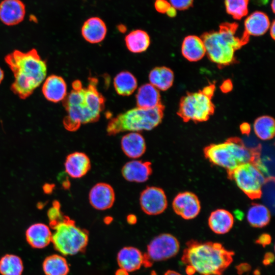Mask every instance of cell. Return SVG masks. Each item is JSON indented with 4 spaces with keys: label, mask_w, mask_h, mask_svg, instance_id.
I'll return each instance as SVG.
<instances>
[{
    "label": "cell",
    "mask_w": 275,
    "mask_h": 275,
    "mask_svg": "<svg viewBox=\"0 0 275 275\" xmlns=\"http://www.w3.org/2000/svg\"><path fill=\"white\" fill-rule=\"evenodd\" d=\"M89 79L87 87L72 89L63 101L67 113L63 125L70 131H76L81 124L96 122L104 108L105 98L98 91L97 79Z\"/></svg>",
    "instance_id": "obj_1"
},
{
    "label": "cell",
    "mask_w": 275,
    "mask_h": 275,
    "mask_svg": "<svg viewBox=\"0 0 275 275\" xmlns=\"http://www.w3.org/2000/svg\"><path fill=\"white\" fill-rule=\"evenodd\" d=\"M5 60L14 77L11 89L21 99L31 96L46 78V63L34 48L25 52L14 50Z\"/></svg>",
    "instance_id": "obj_2"
},
{
    "label": "cell",
    "mask_w": 275,
    "mask_h": 275,
    "mask_svg": "<svg viewBox=\"0 0 275 275\" xmlns=\"http://www.w3.org/2000/svg\"><path fill=\"white\" fill-rule=\"evenodd\" d=\"M186 244L181 261L188 275H222L233 261L234 252L221 243L191 240Z\"/></svg>",
    "instance_id": "obj_3"
},
{
    "label": "cell",
    "mask_w": 275,
    "mask_h": 275,
    "mask_svg": "<svg viewBox=\"0 0 275 275\" xmlns=\"http://www.w3.org/2000/svg\"><path fill=\"white\" fill-rule=\"evenodd\" d=\"M238 25L235 23H224L217 31L204 34L202 37L206 54L214 63L226 66L232 63L236 51L246 42L247 36L240 38L236 35Z\"/></svg>",
    "instance_id": "obj_4"
},
{
    "label": "cell",
    "mask_w": 275,
    "mask_h": 275,
    "mask_svg": "<svg viewBox=\"0 0 275 275\" xmlns=\"http://www.w3.org/2000/svg\"><path fill=\"white\" fill-rule=\"evenodd\" d=\"M204 153L210 162L225 169L228 173L241 164L256 163L260 159L259 148H249L237 138L209 145L204 149Z\"/></svg>",
    "instance_id": "obj_5"
},
{
    "label": "cell",
    "mask_w": 275,
    "mask_h": 275,
    "mask_svg": "<svg viewBox=\"0 0 275 275\" xmlns=\"http://www.w3.org/2000/svg\"><path fill=\"white\" fill-rule=\"evenodd\" d=\"M163 112L162 104L152 108L136 107L130 109L111 118L107 123L106 132L109 135H115L125 131L151 130L161 122Z\"/></svg>",
    "instance_id": "obj_6"
},
{
    "label": "cell",
    "mask_w": 275,
    "mask_h": 275,
    "mask_svg": "<svg viewBox=\"0 0 275 275\" xmlns=\"http://www.w3.org/2000/svg\"><path fill=\"white\" fill-rule=\"evenodd\" d=\"M52 233L51 242L56 250L63 255H73L84 252L89 240V232L77 227L67 215L59 221L49 222Z\"/></svg>",
    "instance_id": "obj_7"
},
{
    "label": "cell",
    "mask_w": 275,
    "mask_h": 275,
    "mask_svg": "<svg viewBox=\"0 0 275 275\" xmlns=\"http://www.w3.org/2000/svg\"><path fill=\"white\" fill-rule=\"evenodd\" d=\"M228 177L251 199L261 197L266 179L262 171L253 162L241 164L228 173Z\"/></svg>",
    "instance_id": "obj_8"
},
{
    "label": "cell",
    "mask_w": 275,
    "mask_h": 275,
    "mask_svg": "<svg viewBox=\"0 0 275 275\" xmlns=\"http://www.w3.org/2000/svg\"><path fill=\"white\" fill-rule=\"evenodd\" d=\"M213 111L211 98L200 91L189 93L182 98L178 114L185 121L203 122L207 120Z\"/></svg>",
    "instance_id": "obj_9"
},
{
    "label": "cell",
    "mask_w": 275,
    "mask_h": 275,
    "mask_svg": "<svg viewBox=\"0 0 275 275\" xmlns=\"http://www.w3.org/2000/svg\"><path fill=\"white\" fill-rule=\"evenodd\" d=\"M179 242L173 235L163 233L154 237L144 254L145 267H150L154 261H160L175 256L179 250Z\"/></svg>",
    "instance_id": "obj_10"
},
{
    "label": "cell",
    "mask_w": 275,
    "mask_h": 275,
    "mask_svg": "<svg viewBox=\"0 0 275 275\" xmlns=\"http://www.w3.org/2000/svg\"><path fill=\"white\" fill-rule=\"evenodd\" d=\"M140 204L146 214L155 215L162 213L167 208L168 201L163 190L156 186H148L141 193Z\"/></svg>",
    "instance_id": "obj_11"
},
{
    "label": "cell",
    "mask_w": 275,
    "mask_h": 275,
    "mask_svg": "<svg viewBox=\"0 0 275 275\" xmlns=\"http://www.w3.org/2000/svg\"><path fill=\"white\" fill-rule=\"evenodd\" d=\"M172 207L177 214L185 219L196 217L201 210L198 197L189 191L179 193L173 201Z\"/></svg>",
    "instance_id": "obj_12"
},
{
    "label": "cell",
    "mask_w": 275,
    "mask_h": 275,
    "mask_svg": "<svg viewBox=\"0 0 275 275\" xmlns=\"http://www.w3.org/2000/svg\"><path fill=\"white\" fill-rule=\"evenodd\" d=\"M89 200L91 206L99 210L111 208L115 200L113 187L108 183L99 182L94 185L89 194Z\"/></svg>",
    "instance_id": "obj_13"
},
{
    "label": "cell",
    "mask_w": 275,
    "mask_h": 275,
    "mask_svg": "<svg viewBox=\"0 0 275 275\" xmlns=\"http://www.w3.org/2000/svg\"><path fill=\"white\" fill-rule=\"evenodd\" d=\"M25 14V7L20 0H3L0 3V20L7 25L20 23Z\"/></svg>",
    "instance_id": "obj_14"
},
{
    "label": "cell",
    "mask_w": 275,
    "mask_h": 275,
    "mask_svg": "<svg viewBox=\"0 0 275 275\" xmlns=\"http://www.w3.org/2000/svg\"><path fill=\"white\" fill-rule=\"evenodd\" d=\"M151 163L148 161L133 160L126 163L122 167L123 178L129 182H146L152 173Z\"/></svg>",
    "instance_id": "obj_15"
},
{
    "label": "cell",
    "mask_w": 275,
    "mask_h": 275,
    "mask_svg": "<svg viewBox=\"0 0 275 275\" xmlns=\"http://www.w3.org/2000/svg\"><path fill=\"white\" fill-rule=\"evenodd\" d=\"M67 85L63 77L51 75L44 80L42 91L48 101L57 103L63 101L67 95Z\"/></svg>",
    "instance_id": "obj_16"
},
{
    "label": "cell",
    "mask_w": 275,
    "mask_h": 275,
    "mask_svg": "<svg viewBox=\"0 0 275 275\" xmlns=\"http://www.w3.org/2000/svg\"><path fill=\"white\" fill-rule=\"evenodd\" d=\"M66 173L73 178L84 176L90 170L91 164L88 156L81 152L69 154L64 163Z\"/></svg>",
    "instance_id": "obj_17"
},
{
    "label": "cell",
    "mask_w": 275,
    "mask_h": 275,
    "mask_svg": "<svg viewBox=\"0 0 275 275\" xmlns=\"http://www.w3.org/2000/svg\"><path fill=\"white\" fill-rule=\"evenodd\" d=\"M121 147L127 157L136 159L145 153L146 144L143 136L141 133L138 132H130L122 138Z\"/></svg>",
    "instance_id": "obj_18"
},
{
    "label": "cell",
    "mask_w": 275,
    "mask_h": 275,
    "mask_svg": "<svg viewBox=\"0 0 275 275\" xmlns=\"http://www.w3.org/2000/svg\"><path fill=\"white\" fill-rule=\"evenodd\" d=\"M117 262L120 268L128 272L134 271L144 265V254L134 247H124L118 254Z\"/></svg>",
    "instance_id": "obj_19"
},
{
    "label": "cell",
    "mask_w": 275,
    "mask_h": 275,
    "mask_svg": "<svg viewBox=\"0 0 275 275\" xmlns=\"http://www.w3.org/2000/svg\"><path fill=\"white\" fill-rule=\"evenodd\" d=\"M52 232L49 228L42 223L30 226L26 231L25 237L28 243L35 249H42L51 242Z\"/></svg>",
    "instance_id": "obj_20"
},
{
    "label": "cell",
    "mask_w": 275,
    "mask_h": 275,
    "mask_svg": "<svg viewBox=\"0 0 275 275\" xmlns=\"http://www.w3.org/2000/svg\"><path fill=\"white\" fill-rule=\"evenodd\" d=\"M106 26L100 18L93 17L87 19L81 28V35L90 43L101 42L106 36Z\"/></svg>",
    "instance_id": "obj_21"
},
{
    "label": "cell",
    "mask_w": 275,
    "mask_h": 275,
    "mask_svg": "<svg viewBox=\"0 0 275 275\" xmlns=\"http://www.w3.org/2000/svg\"><path fill=\"white\" fill-rule=\"evenodd\" d=\"M244 35L260 36L263 35L269 30L270 23L268 16L264 12L255 11L245 20Z\"/></svg>",
    "instance_id": "obj_22"
},
{
    "label": "cell",
    "mask_w": 275,
    "mask_h": 275,
    "mask_svg": "<svg viewBox=\"0 0 275 275\" xmlns=\"http://www.w3.org/2000/svg\"><path fill=\"white\" fill-rule=\"evenodd\" d=\"M181 53L190 62H197L203 59L206 49L202 39L195 35L185 37L181 45Z\"/></svg>",
    "instance_id": "obj_23"
},
{
    "label": "cell",
    "mask_w": 275,
    "mask_h": 275,
    "mask_svg": "<svg viewBox=\"0 0 275 275\" xmlns=\"http://www.w3.org/2000/svg\"><path fill=\"white\" fill-rule=\"evenodd\" d=\"M234 224V217L228 210L218 209L212 211L208 218V225L211 230L217 234L228 232Z\"/></svg>",
    "instance_id": "obj_24"
},
{
    "label": "cell",
    "mask_w": 275,
    "mask_h": 275,
    "mask_svg": "<svg viewBox=\"0 0 275 275\" xmlns=\"http://www.w3.org/2000/svg\"><path fill=\"white\" fill-rule=\"evenodd\" d=\"M137 107L152 108L161 104L159 91L150 84L141 86L136 94Z\"/></svg>",
    "instance_id": "obj_25"
},
{
    "label": "cell",
    "mask_w": 275,
    "mask_h": 275,
    "mask_svg": "<svg viewBox=\"0 0 275 275\" xmlns=\"http://www.w3.org/2000/svg\"><path fill=\"white\" fill-rule=\"evenodd\" d=\"M150 84L159 91H166L173 84L174 74L169 68L161 66L152 69L149 74Z\"/></svg>",
    "instance_id": "obj_26"
},
{
    "label": "cell",
    "mask_w": 275,
    "mask_h": 275,
    "mask_svg": "<svg viewBox=\"0 0 275 275\" xmlns=\"http://www.w3.org/2000/svg\"><path fill=\"white\" fill-rule=\"evenodd\" d=\"M114 86L118 94L123 96L131 95L138 87L135 77L130 72L123 71L119 73L114 79Z\"/></svg>",
    "instance_id": "obj_27"
},
{
    "label": "cell",
    "mask_w": 275,
    "mask_h": 275,
    "mask_svg": "<svg viewBox=\"0 0 275 275\" xmlns=\"http://www.w3.org/2000/svg\"><path fill=\"white\" fill-rule=\"evenodd\" d=\"M127 49L133 53H141L146 51L150 44V38L147 32L136 30L130 32L125 38Z\"/></svg>",
    "instance_id": "obj_28"
},
{
    "label": "cell",
    "mask_w": 275,
    "mask_h": 275,
    "mask_svg": "<svg viewBox=\"0 0 275 275\" xmlns=\"http://www.w3.org/2000/svg\"><path fill=\"white\" fill-rule=\"evenodd\" d=\"M42 266L46 275H67L69 271L66 259L57 254L47 257L43 262Z\"/></svg>",
    "instance_id": "obj_29"
},
{
    "label": "cell",
    "mask_w": 275,
    "mask_h": 275,
    "mask_svg": "<svg viewBox=\"0 0 275 275\" xmlns=\"http://www.w3.org/2000/svg\"><path fill=\"white\" fill-rule=\"evenodd\" d=\"M246 218L252 226L262 228L269 223L270 213L265 206L260 204H254L249 209Z\"/></svg>",
    "instance_id": "obj_30"
},
{
    "label": "cell",
    "mask_w": 275,
    "mask_h": 275,
    "mask_svg": "<svg viewBox=\"0 0 275 275\" xmlns=\"http://www.w3.org/2000/svg\"><path fill=\"white\" fill-rule=\"evenodd\" d=\"M253 129L256 136L260 140H271L274 135V120L269 116H260L254 121Z\"/></svg>",
    "instance_id": "obj_31"
},
{
    "label": "cell",
    "mask_w": 275,
    "mask_h": 275,
    "mask_svg": "<svg viewBox=\"0 0 275 275\" xmlns=\"http://www.w3.org/2000/svg\"><path fill=\"white\" fill-rule=\"evenodd\" d=\"M23 265L17 255L6 254L0 260V273L2 275H21Z\"/></svg>",
    "instance_id": "obj_32"
},
{
    "label": "cell",
    "mask_w": 275,
    "mask_h": 275,
    "mask_svg": "<svg viewBox=\"0 0 275 275\" xmlns=\"http://www.w3.org/2000/svg\"><path fill=\"white\" fill-rule=\"evenodd\" d=\"M249 0H225L226 11L234 19L239 20L248 13Z\"/></svg>",
    "instance_id": "obj_33"
},
{
    "label": "cell",
    "mask_w": 275,
    "mask_h": 275,
    "mask_svg": "<svg viewBox=\"0 0 275 275\" xmlns=\"http://www.w3.org/2000/svg\"><path fill=\"white\" fill-rule=\"evenodd\" d=\"M64 215L60 210V203L58 201H54L52 206L47 212V216L49 222L59 221Z\"/></svg>",
    "instance_id": "obj_34"
},
{
    "label": "cell",
    "mask_w": 275,
    "mask_h": 275,
    "mask_svg": "<svg viewBox=\"0 0 275 275\" xmlns=\"http://www.w3.org/2000/svg\"><path fill=\"white\" fill-rule=\"evenodd\" d=\"M170 2L175 9L184 10L193 6V0H170Z\"/></svg>",
    "instance_id": "obj_35"
},
{
    "label": "cell",
    "mask_w": 275,
    "mask_h": 275,
    "mask_svg": "<svg viewBox=\"0 0 275 275\" xmlns=\"http://www.w3.org/2000/svg\"><path fill=\"white\" fill-rule=\"evenodd\" d=\"M155 6L157 11L162 13H167L171 8L170 4L164 0H156Z\"/></svg>",
    "instance_id": "obj_36"
},
{
    "label": "cell",
    "mask_w": 275,
    "mask_h": 275,
    "mask_svg": "<svg viewBox=\"0 0 275 275\" xmlns=\"http://www.w3.org/2000/svg\"><path fill=\"white\" fill-rule=\"evenodd\" d=\"M271 241V236L270 235L264 233L259 236L256 240V243L261 244L263 247L270 243Z\"/></svg>",
    "instance_id": "obj_37"
},
{
    "label": "cell",
    "mask_w": 275,
    "mask_h": 275,
    "mask_svg": "<svg viewBox=\"0 0 275 275\" xmlns=\"http://www.w3.org/2000/svg\"><path fill=\"white\" fill-rule=\"evenodd\" d=\"M232 88V83L231 81L229 79L224 81L221 86V90L225 93L230 92Z\"/></svg>",
    "instance_id": "obj_38"
},
{
    "label": "cell",
    "mask_w": 275,
    "mask_h": 275,
    "mask_svg": "<svg viewBox=\"0 0 275 275\" xmlns=\"http://www.w3.org/2000/svg\"><path fill=\"white\" fill-rule=\"evenodd\" d=\"M236 269L239 274H241L248 272L251 269V266L246 263H241L236 267Z\"/></svg>",
    "instance_id": "obj_39"
},
{
    "label": "cell",
    "mask_w": 275,
    "mask_h": 275,
    "mask_svg": "<svg viewBox=\"0 0 275 275\" xmlns=\"http://www.w3.org/2000/svg\"><path fill=\"white\" fill-rule=\"evenodd\" d=\"M214 86L213 85H209L206 86L202 90V92L206 96L211 98L214 92Z\"/></svg>",
    "instance_id": "obj_40"
},
{
    "label": "cell",
    "mask_w": 275,
    "mask_h": 275,
    "mask_svg": "<svg viewBox=\"0 0 275 275\" xmlns=\"http://www.w3.org/2000/svg\"><path fill=\"white\" fill-rule=\"evenodd\" d=\"M274 255L272 253L268 252L265 254L263 263L265 265H267L273 262L274 261Z\"/></svg>",
    "instance_id": "obj_41"
},
{
    "label": "cell",
    "mask_w": 275,
    "mask_h": 275,
    "mask_svg": "<svg viewBox=\"0 0 275 275\" xmlns=\"http://www.w3.org/2000/svg\"><path fill=\"white\" fill-rule=\"evenodd\" d=\"M240 130L242 133L249 134L251 130V126L248 123H243L240 126Z\"/></svg>",
    "instance_id": "obj_42"
},
{
    "label": "cell",
    "mask_w": 275,
    "mask_h": 275,
    "mask_svg": "<svg viewBox=\"0 0 275 275\" xmlns=\"http://www.w3.org/2000/svg\"><path fill=\"white\" fill-rule=\"evenodd\" d=\"M136 217L133 214H129L127 216V222L129 224L133 225L136 223Z\"/></svg>",
    "instance_id": "obj_43"
},
{
    "label": "cell",
    "mask_w": 275,
    "mask_h": 275,
    "mask_svg": "<svg viewBox=\"0 0 275 275\" xmlns=\"http://www.w3.org/2000/svg\"><path fill=\"white\" fill-rule=\"evenodd\" d=\"M270 35L271 38L274 39L275 37V22L273 20L270 25Z\"/></svg>",
    "instance_id": "obj_44"
},
{
    "label": "cell",
    "mask_w": 275,
    "mask_h": 275,
    "mask_svg": "<svg viewBox=\"0 0 275 275\" xmlns=\"http://www.w3.org/2000/svg\"><path fill=\"white\" fill-rule=\"evenodd\" d=\"M115 275H129L128 272L124 269L120 268L118 269L115 273Z\"/></svg>",
    "instance_id": "obj_45"
},
{
    "label": "cell",
    "mask_w": 275,
    "mask_h": 275,
    "mask_svg": "<svg viewBox=\"0 0 275 275\" xmlns=\"http://www.w3.org/2000/svg\"><path fill=\"white\" fill-rule=\"evenodd\" d=\"M175 10V9L174 8L171 7L167 13L169 16L173 17L176 15V11Z\"/></svg>",
    "instance_id": "obj_46"
},
{
    "label": "cell",
    "mask_w": 275,
    "mask_h": 275,
    "mask_svg": "<svg viewBox=\"0 0 275 275\" xmlns=\"http://www.w3.org/2000/svg\"><path fill=\"white\" fill-rule=\"evenodd\" d=\"M268 0H253V2L258 5H265L268 2Z\"/></svg>",
    "instance_id": "obj_47"
},
{
    "label": "cell",
    "mask_w": 275,
    "mask_h": 275,
    "mask_svg": "<svg viewBox=\"0 0 275 275\" xmlns=\"http://www.w3.org/2000/svg\"><path fill=\"white\" fill-rule=\"evenodd\" d=\"M164 275H181L178 272L173 270H168Z\"/></svg>",
    "instance_id": "obj_48"
},
{
    "label": "cell",
    "mask_w": 275,
    "mask_h": 275,
    "mask_svg": "<svg viewBox=\"0 0 275 275\" xmlns=\"http://www.w3.org/2000/svg\"><path fill=\"white\" fill-rule=\"evenodd\" d=\"M4 77V73L3 70L0 68V84L3 80Z\"/></svg>",
    "instance_id": "obj_49"
},
{
    "label": "cell",
    "mask_w": 275,
    "mask_h": 275,
    "mask_svg": "<svg viewBox=\"0 0 275 275\" xmlns=\"http://www.w3.org/2000/svg\"><path fill=\"white\" fill-rule=\"evenodd\" d=\"M271 8L273 13L275 12V0H272Z\"/></svg>",
    "instance_id": "obj_50"
},
{
    "label": "cell",
    "mask_w": 275,
    "mask_h": 275,
    "mask_svg": "<svg viewBox=\"0 0 275 275\" xmlns=\"http://www.w3.org/2000/svg\"><path fill=\"white\" fill-rule=\"evenodd\" d=\"M255 275H259V270H255L254 272Z\"/></svg>",
    "instance_id": "obj_51"
}]
</instances>
